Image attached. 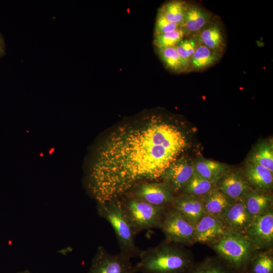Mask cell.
Returning <instances> with one entry per match:
<instances>
[{"instance_id":"20","label":"cell","mask_w":273,"mask_h":273,"mask_svg":"<svg viewBox=\"0 0 273 273\" xmlns=\"http://www.w3.org/2000/svg\"><path fill=\"white\" fill-rule=\"evenodd\" d=\"M228 166L222 163L201 159L195 164V172L214 184L226 172Z\"/></svg>"},{"instance_id":"30","label":"cell","mask_w":273,"mask_h":273,"mask_svg":"<svg viewBox=\"0 0 273 273\" xmlns=\"http://www.w3.org/2000/svg\"><path fill=\"white\" fill-rule=\"evenodd\" d=\"M189 273H229L228 270L216 261H208L193 268Z\"/></svg>"},{"instance_id":"27","label":"cell","mask_w":273,"mask_h":273,"mask_svg":"<svg viewBox=\"0 0 273 273\" xmlns=\"http://www.w3.org/2000/svg\"><path fill=\"white\" fill-rule=\"evenodd\" d=\"M250 273H273V258L268 252L258 254L251 261Z\"/></svg>"},{"instance_id":"1","label":"cell","mask_w":273,"mask_h":273,"mask_svg":"<svg viewBox=\"0 0 273 273\" xmlns=\"http://www.w3.org/2000/svg\"><path fill=\"white\" fill-rule=\"evenodd\" d=\"M188 145L183 131L160 116L121 125L99 147L88 190L97 203L119 198L139 184L161 177Z\"/></svg>"},{"instance_id":"26","label":"cell","mask_w":273,"mask_h":273,"mask_svg":"<svg viewBox=\"0 0 273 273\" xmlns=\"http://www.w3.org/2000/svg\"><path fill=\"white\" fill-rule=\"evenodd\" d=\"M182 28L163 33L154 34L153 44L156 48L175 47L185 37Z\"/></svg>"},{"instance_id":"16","label":"cell","mask_w":273,"mask_h":273,"mask_svg":"<svg viewBox=\"0 0 273 273\" xmlns=\"http://www.w3.org/2000/svg\"><path fill=\"white\" fill-rule=\"evenodd\" d=\"M246 180L259 190H270L273 184V175L269 170L255 162L249 161L245 168Z\"/></svg>"},{"instance_id":"9","label":"cell","mask_w":273,"mask_h":273,"mask_svg":"<svg viewBox=\"0 0 273 273\" xmlns=\"http://www.w3.org/2000/svg\"><path fill=\"white\" fill-rule=\"evenodd\" d=\"M156 207L172 206L173 193L163 183L146 181L139 184L126 193Z\"/></svg>"},{"instance_id":"29","label":"cell","mask_w":273,"mask_h":273,"mask_svg":"<svg viewBox=\"0 0 273 273\" xmlns=\"http://www.w3.org/2000/svg\"><path fill=\"white\" fill-rule=\"evenodd\" d=\"M181 28L180 25L170 22L158 11L155 24L154 34L171 32Z\"/></svg>"},{"instance_id":"15","label":"cell","mask_w":273,"mask_h":273,"mask_svg":"<svg viewBox=\"0 0 273 273\" xmlns=\"http://www.w3.org/2000/svg\"><path fill=\"white\" fill-rule=\"evenodd\" d=\"M172 206L194 225L205 214L203 201L197 197L187 194L174 198Z\"/></svg>"},{"instance_id":"6","label":"cell","mask_w":273,"mask_h":273,"mask_svg":"<svg viewBox=\"0 0 273 273\" xmlns=\"http://www.w3.org/2000/svg\"><path fill=\"white\" fill-rule=\"evenodd\" d=\"M160 229L167 242L184 244L193 242L195 225L172 206L166 210Z\"/></svg>"},{"instance_id":"21","label":"cell","mask_w":273,"mask_h":273,"mask_svg":"<svg viewBox=\"0 0 273 273\" xmlns=\"http://www.w3.org/2000/svg\"><path fill=\"white\" fill-rule=\"evenodd\" d=\"M205 196L203 201L205 213L218 217L224 212L232 202L230 199L215 188Z\"/></svg>"},{"instance_id":"13","label":"cell","mask_w":273,"mask_h":273,"mask_svg":"<svg viewBox=\"0 0 273 273\" xmlns=\"http://www.w3.org/2000/svg\"><path fill=\"white\" fill-rule=\"evenodd\" d=\"M211 14L202 7L188 4L181 24L186 35H195L210 22Z\"/></svg>"},{"instance_id":"19","label":"cell","mask_w":273,"mask_h":273,"mask_svg":"<svg viewBox=\"0 0 273 273\" xmlns=\"http://www.w3.org/2000/svg\"><path fill=\"white\" fill-rule=\"evenodd\" d=\"M221 55L199 44L190 59L189 69L197 71L205 70L217 63Z\"/></svg>"},{"instance_id":"25","label":"cell","mask_w":273,"mask_h":273,"mask_svg":"<svg viewBox=\"0 0 273 273\" xmlns=\"http://www.w3.org/2000/svg\"><path fill=\"white\" fill-rule=\"evenodd\" d=\"M215 184L195 172L184 189L189 195L195 197L205 196L214 188Z\"/></svg>"},{"instance_id":"14","label":"cell","mask_w":273,"mask_h":273,"mask_svg":"<svg viewBox=\"0 0 273 273\" xmlns=\"http://www.w3.org/2000/svg\"><path fill=\"white\" fill-rule=\"evenodd\" d=\"M218 182L217 189L232 200L243 198L251 191L247 181L235 172H226Z\"/></svg>"},{"instance_id":"4","label":"cell","mask_w":273,"mask_h":273,"mask_svg":"<svg viewBox=\"0 0 273 273\" xmlns=\"http://www.w3.org/2000/svg\"><path fill=\"white\" fill-rule=\"evenodd\" d=\"M122 209L136 234L147 229L160 228L166 210L127 194L119 198Z\"/></svg>"},{"instance_id":"7","label":"cell","mask_w":273,"mask_h":273,"mask_svg":"<svg viewBox=\"0 0 273 273\" xmlns=\"http://www.w3.org/2000/svg\"><path fill=\"white\" fill-rule=\"evenodd\" d=\"M87 273H135L130 259L119 252L113 254L98 247Z\"/></svg>"},{"instance_id":"23","label":"cell","mask_w":273,"mask_h":273,"mask_svg":"<svg viewBox=\"0 0 273 273\" xmlns=\"http://www.w3.org/2000/svg\"><path fill=\"white\" fill-rule=\"evenodd\" d=\"M188 5L182 1H171L165 3L158 11L170 22L181 26Z\"/></svg>"},{"instance_id":"31","label":"cell","mask_w":273,"mask_h":273,"mask_svg":"<svg viewBox=\"0 0 273 273\" xmlns=\"http://www.w3.org/2000/svg\"><path fill=\"white\" fill-rule=\"evenodd\" d=\"M6 53L5 42L3 35L0 33V58Z\"/></svg>"},{"instance_id":"28","label":"cell","mask_w":273,"mask_h":273,"mask_svg":"<svg viewBox=\"0 0 273 273\" xmlns=\"http://www.w3.org/2000/svg\"><path fill=\"white\" fill-rule=\"evenodd\" d=\"M199 44L197 35H195L192 37L184 38L175 46L178 55L189 66V68L190 59Z\"/></svg>"},{"instance_id":"5","label":"cell","mask_w":273,"mask_h":273,"mask_svg":"<svg viewBox=\"0 0 273 273\" xmlns=\"http://www.w3.org/2000/svg\"><path fill=\"white\" fill-rule=\"evenodd\" d=\"M215 251L234 268H244L250 261L252 249L251 243L243 234L228 231L214 242Z\"/></svg>"},{"instance_id":"10","label":"cell","mask_w":273,"mask_h":273,"mask_svg":"<svg viewBox=\"0 0 273 273\" xmlns=\"http://www.w3.org/2000/svg\"><path fill=\"white\" fill-rule=\"evenodd\" d=\"M195 172V164L187 157L178 158L161 176L163 183L173 193L185 189Z\"/></svg>"},{"instance_id":"32","label":"cell","mask_w":273,"mask_h":273,"mask_svg":"<svg viewBox=\"0 0 273 273\" xmlns=\"http://www.w3.org/2000/svg\"><path fill=\"white\" fill-rule=\"evenodd\" d=\"M16 273H34V272H31L30 271L28 270H25L17 272Z\"/></svg>"},{"instance_id":"8","label":"cell","mask_w":273,"mask_h":273,"mask_svg":"<svg viewBox=\"0 0 273 273\" xmlns=\"http://www.w3.org/2000/svg\"><path fill=\"white\" fill-rule=\"evenodd\" d=\"M244 235L254 248L262 249L271 246L273 242V211L271 208L252 217Z\"/></svg>"},{"instance_id":"17","label":"cell","mask_w":273,"mask_h":273,"mask_svg":"<svg viewBox=\"0 0 273 273\" xmlns=\"http://www.w3.org/2000/svg\"><path fill=\"white\" fill-rule=\"evenodd\" d=\"M200 44L222 53L224 48L222 30L218 23H209L197 35Z\"/></svg>"},{"instance_id":"12","label":"cell","mask_w":273,"mask_h":273,"mask_svg":"<svg viewBox=\"0 0 273 273\" xmlns=\"http://www.w3.org/2000/svg\"><path fill=\"white\" fill-rule=\"evenodd\" d=\"M228 231L219 217L205 213L195 225L193 242H215Z\"/></svg>"},{"instance_id":"22","label":"cell","mask_w":273,"mask_h":273,"mask_svg":"<svg viewBox=\"0 0 273 273\" xmlns=\"http://www.w3.org/2000/svg\"><path fill=\"white\" fill-rule=\"evenodd\" d=\"M156 51L162 62L170 70L179 73L189 70V66L179 56L175 47L156 48Z\"/></svg>"},{"instance_id":"24","label":"cell","mask_w":273,"mask_h":273,"mask_svg":"<svg viewBox=\"0 0 273 273\" xmlns=\"http://www.w3.org/2000/svg\"><path fill=\"white\" fill-rule=\"evenodd\" d=\"M250 161L257 163L273 172V146L271 142H262L253 152Z\"/></svg>"},{"instance_id":"2","label":"cell","mask_w":273,"mask_h":273,"mask_svg":"<svg viewBox=\"0 0 273 273\" xmlns=\"http://www.w3.org/2000/svg\"><path fill=\"white\" fill-rule=\"evenodd\" d=\"M139 257L140 260L134 265L135 272L189 273L193 267L189 254L166 241L141 250Z\"/></svg>"},{"instance_id":"11","label":"cell","mask_w":273,"mask_h":273,"mask_svg":"<svg viewBox=\"0 0 273 273\" xmlns=\"http://www.w3.org/2000/svg\"><path fill=\"white\" fill-rule=\"evenodd\" d=\"M219 217L228 231L243 235L252 218L247 210L244 197L233 200Z\"/></svg>"},{"instance_id":"3","label":"cell","mask_w":273,"mask_h":273,"mask_svg":"<svg viewBox=\"0 0 273 273\" xmlns=\"http://www.w3.org/2000/svg\"><path fill=\"white\" fill-rule=\"evenodd\" d=\"M97 211L113 228L120 252L130 259L139 257L141 250L135 243L136 234L122 209L119 198L97 203Z\"/></svg>"},{"instance_id":"18","label":"cell","mask_w":273,"mask_h":273,"mask_svg":"<svg viewBox=\"0 0 273 273\" xmlns=\"http://www.w3.org/2000/svg\"><path fill=\"white\" fill-rule=\"evenodd\" d=\"M244 200L248 212L253 217L271 208L272 197L266 192L250 191L244 197Z\"/></svg>"}]
</instances>
